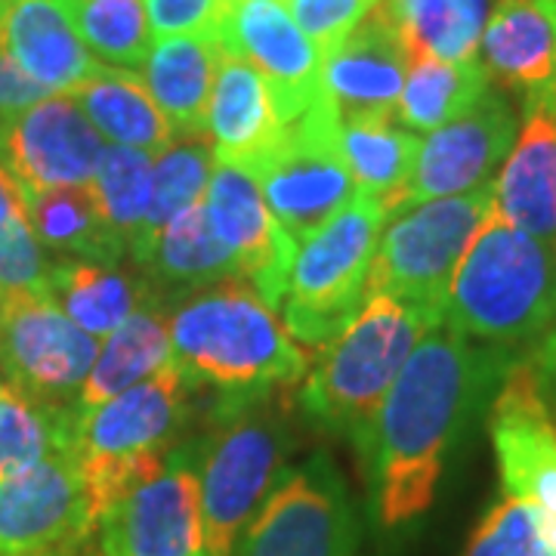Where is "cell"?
Here are the masks:
<instances>
[{
    "label": "cell",
    "instance_id": "484cf974",
    "mask_svg": "<svg viewBox=\"0 0 556 556\" xmlns=\"http://www.w3.org/2000/svg\"><path fill=\"white\" fill-rule=\"evenodd\" d=\"M174 362V343H170V300L161 294L139 306L134 316L121 328H115L102 340L97 362L80 387L75 412L97 408L102 402L115 399L124 390L137 387L155 371Z\"/></svg>",
    "mask_w": 556,
    "mask_h": 556
},
{
    "label": "cell",
    "instance_id": "d4e9b609",
    "mask_svg": "<svg viewBox=\"0 0 556 556\" xmlns=\"http://www.w3.org/2000/svg\"><path fill=\"white\" fill-rule=\"evenodd\" d=\"M217 35H177L152 40L137 75L177 137L207 134V102L217 80Z\"/></svg>",
    "mask_w": 556,
    "mask_h": 556
},
{
    "label": "cell",
    "instance_id": "d6a6232c",
    "mask_svg": "<svg viewBox=\"0 0 556 556\" xmlns=\"http://www.w3.org/2000/svg\"><path fill=\"white\" fill-rule=\"evenodd\" d=\"M214 164H217V155H214V142H211L207 134L174 137V142L161 155H155L149 214H146V223H142V236L130 251V260L137 266L146 260L155 236L170 219L204 201Z\"/></svg>",
    "mask_w": 556,
    "mask_h": 556
},
{
    "label": "cell",
    "instance_id": "d6986e66",
    "mask_svg": "<svg viewBox=\"0 0 556 556\" xmlns=\"http://www.w3.org/2000/svg\"><path fill=\"white\" fill-rule=\"evenodd\" d=\"M408 53L378 7L321 56V100L338 121H396Z\"/></svg>",
    "mask_w": 556,
    "mask_h": 556
},
{
    "label": "cell",
    "instance_id": "7c38bea8",
    "mask_svg": "<svg viewBox=\"0 0 556 556\" xmlns=\"http://www.w3.org/2000/svg\"><path fill=\"white\" fill-rule=\"evenodd\" d=\"M93 535L68 442L0 482V556H72Z\"/></svg>",
    "mask_w": 556,
    "mask_h": 556
},
{
    "label": "cell",
    "instance_id": "ab89813d",
    "mask_svg": "<svg viewBox=\"0 0 556 556\" xmlns=\"http://www.w3.org/2000/svg\"><path fill=\"white\" fill-rule=\"evenodd\" d=\"M152 38L217 35L229 0H142Z\"/></svg>",
    "mask_w": 556,
    "mask_h": 556
},
{
    "label": "cell",
    "instance_id": "8d00e7d4",
    "mask_svg": "<svg viewBox=\"0 0 556 556\" xmlns=\"http://www.w3.org/2000/svg\"><path fill=\"white\" fill-rule=\"evenodd\" d=\"M464 556H556L529 504L504 495L482 517Z\"/></svg>",
    "mask_w": 556,
    "mask_h": 556
},
{
    "label": "cell",
    "instance_id": "5b68a950",
    "mask_svg": "<svg viewBox=\"0 0 556 556\" xmlns=\"http://www.w3.org/2000/svg\"><path fill=\"white\" fill-rule=\"evenodd\" d=\"M437 325L442 316L424 306L371 294L353 325L313 362L298 396L306 420L358 445L402 365Z\"/></svg>",
    "mask_w": 556,
    "mask_h": 556
},
{
    "label": "cell",
    "instance_id": "ffe728a7",
    "mask_svg": "<svg viewBox=\"0 0 556 556\" xmlns=\"http://www.w3.org/2000/svg\"><path fill=\"white\" fill-rule=\"evenodd\" d=\"M519 102V134L495 177V207L514 226L556 244V87Z\"/></svg>",
    "mask_w": 556,
    "mask_h": 556
},
{
    "label": "cell",
    "instance_id": "5bb4252c",
    "mask_svg": "<svg viewBox=\"0 0 556 556\" xmlns=\"http://www.w3.org/2000/svg\"><path fill=\"white\" fill-rule=\"evenodd\" d=\"M517 134L519 115L510 93L492 84L464 115L420 139L415 174L402 195V207L467 195L495 182L501 164L517 142Z\"/></svg>",
    "mask_w": 556,
    "mask_h": 556
},
{
    "label": "cell",
    "instance_id": "cb8c5ba5",
    "mask_svg": "<svg viewBox=\"0 0 556 556\" xmlns=\"http://www.w3.org/2000/svg\"><path fill=\"white\" fill-rule=\"evenodd\" d=\"M47 298L90 338H109L127 318L155 298V288L134 260L53 257Z\"/></svg>",
    "mask_w": 556,
    "mask_h": 556
},
{
    "label": "cell",
    "instance_id": "7bdbcfd3",
    "mask_svg": "<svg viewBox=\"0 0 556 556\" xmlns=\"http://www.w3.org/2000/svg\"><path fill=\"white\" fill-rule=\"evenodd\" d=\"M16 217H25V195H22L20 182L0 164V229Z\"/></svg>",
    "mask_w": 556,
    "mask_h": 556
},
{
    "label": "cell",
    "instance_id": "3957f363",
    "mask_svg": "<svg viewBox=\"0 0 556 556\" xmlns=\"http://www.w3.org/2000/svg\"><path fill=\"white\" fill-rule=\"evenodd\" d=\"M170 343L179 371L214 393L291 387L309 368V353L244 278L170 300Z\"/></svg>",
    "mask_w": 556,
    "mask_h": 556
},
{
    "label": "cell",
    "instance_id": "4dcf8cb0",
    "mask_svg": "<svg viewBox=\"0 0 556 556\" xmlns=\"http://www.w3.org/2000/svg\"><path fill=\"white\" fill-rule=\"evenodd\" d=\"M25 219L40 244L47 248V254L53 257L102 260V263L130 260L118 236L102 223L87 186L25 192Z\"/></svg>",
    "mask_w": 556,
    "mask_h": 556
},
{
    "label": "cell",
    "instance_id": "83f0119b",
    "mask_svg": "<svg viewBox=\"0 0 556 556\" xmlns=\"http://www.w3.org/2000/svg\"><path fill=\"white\" fill-rule=\"evenodd\" d=\"M68 97L78 102L80 112L112 146L161 155L177 137L137 72L100 65V72Z\"/></svg>",
    "mask_w": 556,
    "mask_h": 556
},
{
    "label": "cell",
    "instance_id": "f35d334b",
    "mask_svg": "<svg viewBox=\"0 0 556 556\" xmlns=\"http://www.w3.org/2000/svg\"><path fill=\"white\" fill-rule=\"evenodd\" d=\"M285 7L325 56L378 7V0H285Z\"/></svg>",
    "mask_w": 556,
    "mask_h": 556
},
{
    "label": "cell",
    "instance_id": "e0dca14e",
    "mask_svg": "<svg viewBox=\"0 0 556 556\" xmlns=\"http://www.w3.org/2000/svg\"><path fill=\"white\" fill-rule=\"evenodd\" d=\"M105 139L68 93H50L31 105L3 137L0 164L25 192L90 186Z\"/></svg>",
    "mask_w": 556,
    "mask_h": 556
},
{
    "label": "cell",
    "instance_id": "7402d4cb",
    "mask_svg": "<svg viewBox=\"0 0 556 556\" xmlns=\"http://www.w3.org/2000/svg\"><path fill=\"white\" fill-rule=\"evenodd\" d=\"M477 56L497 90L519 100L556 87L554 0H495Z\"/></svg>",
    "mask_w": 556,
    "mask_h": 556
},
{
    "label": "cell",
    "instance_id": "52a82bcc",
    "mask_svg": "<svg viewBox=\"0 0 556 556\" xmlns=\"http://www.w3.org/2000/svg\"><path fill=\"white\" fill-rule=\"evenodd\" d=\"M495 207V182L467 195L408 204L387 217L368 276V298L390 294L442 316L457 263Z\"/></svg>",
    "mask_w": 556,
    "mask_h": 556
},
{
    "label": "cell",
    "instance_id": "4fadbf2b",
    "mask_svg": "<svg viewBox=\"0 0 556 556\" xmlns=\"http://www.w3.org/2000/svg\"><path fill=\"white\" fill-rule=\"evenodd\" d=\"M504 492L532 507L556 551V424L538 390L532 356L514 358L489 412Z\"/></svg>",
    "mask_w": 556,
    "mask_h": 556
},
{
    "label": "cell",
    "instance_id": "6da1fadb",
    "mask_svg": "<svg viewBox=\"0 0 556 556\" xmlns=\"http://www.w3.org/2000/svg\"><path fill=\"white\" fill-rule=\"evenodd\" d=\"M514 358L445 321L420 338L356 445L380 529H402L430 510L455 442Z\"/></svg>",
    "mask_w": 556,
    "mask_h": 556
},
{
    "label": "cell",
    "instance_id": "44dd1931",
    "mask_svg": "<svg viewBox=\"0 0 556 556\" xmlns=\"http://www.w3.org/2000/svg\"><path fill=\"white\" fill-rule=\"evenodd\" d=\"M0 50L47 93H75L102 65L65 0H0Z\"/></svg>",
    "mask_w": 556,
    "mask_h": 556
},
{
    "label": "cell",
    "instance_id": "2e32d148",
    "mask_svg": "<svg viewBox=\"0 0 556 556\" xmlns=\"http://www.w3.org/2000/svg\"><path fill=\"white\" fill-rule=\"evenodd\" d=\"M217 40L226 53L257 68L285 124L309 112L321 97V53L300 31L285 0H229Z\"/></svg>",
    "mask_w": 556,
    "mask_h": 556
},
{
    "label": "cell",
    "instance_id": "836d02e7",
    "mask_svg": "<svg viewBox=\"0 0 556 556\" xmlns=\"http://www.w3.org/2000/svg\"><path fill=\"white\" fill-rule=\"evenodd\" d=\"M152 164L155 155L127 149V146H105L93 182L87 186L102 223L115 232L127 248V257L142 236V223L149 214L152 199Z\"/></svg>",
    "mask_w": 556,
    "mask_h": 556
},
{
    "label": "cell",
    "instance_id": "f1b7e54d",
    "mask_svg": "<svg viewBox=\"0 0 556 556\" xmlns=\"http://www.w3.org/2000/svg\"><path fill=\"white\" fill-rule=\"evenodd\" d=\"M492 7L495 0H378L408 62L477 60Z\"/></svg>",
    "mask_w": 556,
    "mask_h": 556
},
{
    "label": "cell",
    "instance_id": "e575fe53",
    "mask_svg": "<svg viewBox=\"0 0 556 556\" xmlns=\"http://www.w3.org/2000/svg\"><path fill=\"white\" fill-rule=\"evenodd\" d=\"M87 50L112 68L137 72L152 50L142 0H65Z\"/></svg>",
    "mask_w": 556,
    "mask_h": 556
},
{
    "label": "cell",
    "instance_id": "ac0fdd59",
    "mask_svg": "<svg viewBox=\"0 0 556 556\" xmlns=\"http://www.w3.org/2000/svg\"><path fill=\"white\" fill-rule=\"evenodd\" d=\"M204 207L217 236L239 260L241 278L251 281L273 309H281L298 241L278 226L254 174L241 164L217 161L204 192Z\"/></svg>",
    "mask_w": 556,
    "mask_h": 556
},
{
    "label": "cell",
    "instance_id": "603a6c76",
    "mask_svg": "<svg viewBox=\"0 0 556 556\" xmlns=\"http://www.w3.org/2000/svg\"><path fill=\"white\" fill-rule=\"evenodd\" d=\"M285 127L257 68L219 47L217 80L207 102V137L217 161L248 170L276 146Z\"/></svg>",
    "mask_w": 556,
    "mask_h": 556
},
{
    "label": "cell",
    "instance_id": "7a4b0ae2",
    "mask_svg": "<svg viewBox=\"0 0 556 556\" xmlns=\"http://www.w3.org/2000/svg\"><path fill=\"white\" fill-rule=\"evenodd\" d=\"M199 479L204 556H232L263 504L288 477V408L273 390L217 393L195 437L179 442Z\"/></svg>",
    "mask_w": 556,
    "mask_h": 556
},
{
    "label": "cell",
    "instance_id": "4316f807",
    "mask_svg": "<svg viewBox=\"0 0 556 556\" xmlns=\"http://www.w3.org/2000/svg\"><path fill=\"white\" fill-rule=\"evenodd\" d=\"M139 266L164 300H179L223 278H241L239 260L217 236L204 201L170 219Z\"/></svg>",
    "mask_w": 556,
    "mask_h": 556
},
{
    "label": "cell",
    "instance_id": "9a60e30c",
    "mask_svg": "<svg viewBox=\"0 0 556 556\" xmlns=\"http://www.w3.org/2000/svg\"><path fill=\"white\" fill-rule=\"evenodd\" d=\"M195 383L170 362L137 387L87 412L68 415V448L75 460H109L137 452H167L182 442L189 393Z\"/></svg>",
    "mask_w": 556,
    "mask_h": 556
},
{
    "label": "cell",
    "instance_id": "b9f144b4",
    "mask_svg": "<svg viewBox=\"0 0 556 556\" xmlns=\"http://www.w3.org/2000/svg\"><path fill=\"white\" fill-rule=\"evenodd\" d=\"M532 365H535L541 399H544L547 412L556 420V325L541 338V346H538V353L532 356Z\"/></svg>",
    "mask_w": 556,
    "mask_h": 556
},
{
    "label": "cell",
    "instance_id": "74e56055",
    "mask_svg": "<svg viewBox=\"0 0 556 556\" xmlns=\"http://www.w3.org/2000/svg\"><path fill=\"white\" fill-rule=\"evenodd\" d=\"M50 269H53V254H47V248L31 232L28 219L16 217L0 229V298L20 291L47 294Z\"/></svg>",
    "mask_w": 556,
    "mask_h": 556
},
{
    "label": "cell",
    "instance_id": "8992f818",
    "mask_svg": "<svg viewBox=\"0 0 556 556\" xmlns=\"http://www.w3.org/2000/svg\"><path fill=\"white\" fill-rule=\"evenodd\" d=\"M383 223V204L358 192L343 211L298 244L281 316L303 350H325L362 313Z\"/></svg>",
    "mask_w": 556,
    "mask_h": 556
},
{
    "label": "cell",
    "instance_id": "30bf717a",
    "mask_svg": "<svg viewBox=\"0 0 556 556\" xmlns=\"http://www.w3.org/2000/svg\"><path fill=\"white\" fill-rule=\"evenodd\" d=\"M232 556H358V519L334 460L318 452L288 470Z\"/></svg>",
    "mask_w": 556,
    "mask_h": 556
},
{
    "label": "cell",
    "instance_id": "60d3db41",
    "mask_svg": "<svg viewBox=\"0 0 556 556\" xmlns=\"http://www.w3.org/2000/svg\"><path fill=\"white\" fill-rule=\"evenodd\" d=\"M50 93L28 78L16 62L10 60L3 50H0V137L16 124V121L38 105L40 100H47Z\"/></svg>",
    "mask_w": 556,
    "mask_h": 556
},
{
    "label": "cell",
    "instance_id": "f546056e",
    "mask_svg": "<svg viewBox=\"0 0 556 556\" xmlns=\"http://www.w3.org/2000/svg\"><path fill=\"white\" fill-rule=\"evenodd\" d=\"M334 142L358 192L378 199L387 217L396 214L415 174L420 137L396 121H338Z\"/></svg>",
    "mask_w": 556,
    "mask_h": 556
},
{
    "label": "cell",
    "instance_id": "d590c367",
    "mask_svg": "<svg viewBox=\"0 0 556 556\" xmlns=\"http://www.w3.org/2000/svg\"><path fill=\"white\" fill-rule=\"evenodd\" d=\"M68 415L43 408L0 380V482L68 442Z\"/></svg>",
    "mask_w": 556,
    "mask_h": 556
},
{
    "label": "cell",
    "instance_id": "277c9868",
    "mask_svg": "<svg viewBox=\"0 0 556 556\" xmlns=\"http://www.w3.org/2000/svg\"><path fill=\"white\" fill-rule=\"evenodd\" d=\"M442 321L495 350L544 338L556 325V244L492 207L457 263Z\"/></svg>",
    "mask_w": 556,
    "mask_h": 556
},
{
    "label": "cell",
    "instance_id": "ee69618b",
    "mask_svg": "<svg viewBox=\"0 0 556 556\" xmlns=\"http://www.w3.org/2000/svg\"><path fill=\"white\" fill-rule=\"evenodd\" d=\"M554 16H556V0H554Z\"/></svg>",
    "mask_w": 556,
    "mask_h": 556
},
{
    "label": "cell",
    "instance_id": "9c48e42d",
    "mask_svg": "<svg viewBox=\"0 0 556 556\" xmlns=\"http://www.w3.org/2000/svg\"><path fill=\"white\" fill-rule=\"evenodd\" d=\"M100 353L47 294L0 298V380L53 412H75L80 387Z\"/></svg>",
    "mask_w": 556,
    "mask_h": 556
},
{
    "label": "cell",
    "instance_id": "1f68e13d",
    "mask_svg": "<svg viewBox=\"0 0 556 556\" xmlns=\"http://www.w3.org/2000/svg\"><path fill=\"white\" fill-rule=\"evenodd\" d=\"M492 87L482 62L412 60L396 105V124L412 134H433L464 115Z\"/></svg>",
    "mask_w": 556,
    "mask_h": 556
},
{
    "label": "cell",
    "instance_id": "8fae6325",
    "mask_svg": "<svg viewBox=\"0 0 556 556\" xmlns=\"http://www.w3.org/2000/svg\"><path fill=\"white\" fill-rule=\"evenodd\" d=\"M97 535L102 556H204L199 479L179 442L105 507Z\"/></svg>",
    "mask_w": 556,
    "mask_h": 556
},
{
    "label": "cell",
    "instance_id": "ba28073f",
    "mask_svg": "<svg viewBox=\"0 0 556 556\" xmlns=\"http://www.w3.org/2000/svg\"><path fill=\"white\" fill-rule=\"evenodd\" d=\"M334 134L338 118L318 97L313 109L291 121L276 146L248 167L278 226L298 244L358 195Z\"/></svg>",
    "mask_w": 556,
    "mask_h": 556
}]
</instances>
